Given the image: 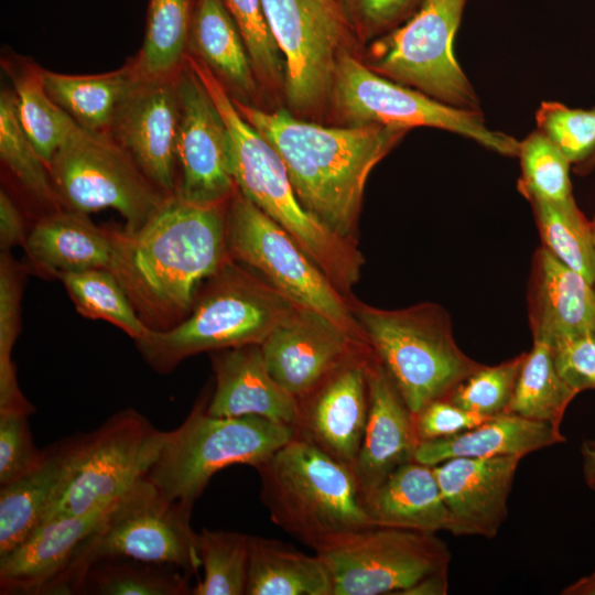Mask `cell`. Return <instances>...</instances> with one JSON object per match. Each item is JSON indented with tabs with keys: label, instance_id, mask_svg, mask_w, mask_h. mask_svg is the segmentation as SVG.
Here are the masks:
<instances>
[{
	"label": "cell",
	"instance_id": "obj_1",
	"mask_svg": "<svg viewBox=\"0 0 595 595\" xmlns=\"http://www.w3.org/2000/svg\"><path fill=\"white\" fill-rule=\"evenodd\" d=\"M224 204L174 194L140 228L109 227L108 270L150 329L165 331L184 320L199 285L230 259Z\"/></svg>",
	"mask_w": 595,
	"mask_h": 595
},
{
	"label": "cell",
	"instance_id": "obj_2",
	"mask_svg": "<svg viewBox=\"0 0 595 595\" xmlns=\"http://www.w3.org/2000/svg\"><path fill=\"white\" fill-rule=\"evenodd\" d=\"M234 102L282 158L304 209L329 231L357 245L367 178L405 130L380 125L324 127L299 120L285 109L269 112Z\"/></svg>",
	"mask_w": 595,
	"mask_h": 595
},
{
	"label": "cell",
	"instance_id": "obj_3",
	"mask_svg": "<svg viewBox=\"0 0 595 595\" xmlns=\"http://www.w3.org/2000/svg\"><path fill=\"white\" fill-rule=\"evenodd\" d=\"M230 137V167L236 188L283 227L343 292L358 282L364 259L357 245L329 231L299 202L284 162L273 145L239 112L216 74L199 58L187 57Z\"/></svg>",
	"mask_w": 595,
	"mask_h": 595
},
{
	"label": "cell",
	"instance_id": "obj_4",
	"mask_svg": "<svg viewBox=\"0 0 595 595\" xmlns=\"http://www.w3.org/2000/svg\"><path fill=\"white\" fill-rule=\"evenodd\" d=\"M295 307L230 258L207 280L184 320L165 331L150 329L136 344L144 360L165 374L196 354L261 345Z\"/></svg>",
	"mask_w": 595,
	"mask_h": 595
},
{
	"label": "cell",
	"instance_id": "obj_5",
	"mask_svg": "<svg viewBox=\"0 0 595 595\" xmlns=\"http://www.w3.org/2000/svg\"><path fill=\"white\" fill-rule=\"evenodd\" d=\"M271 521L317 552L371 527L353 469L293 437L257 468Z\"/></svg>",
	"mask_w": 595,
	"mask_h": 595
},
{
	"label": "cell",
	"instance_id": "obj_6",
	"mask_svg": "<svg viewBox=\"0 0 595 595\" xmlns=\"http://www.w3.org/2000/svg\"><path fill=\"white\" fill-rule=\"evenodd\" d=\"M350 309L412 414L433 400L447 399L484 366L459 348L451 317L439 304L383 310L356 303Z\"/></svg>",
	"mask_w": 595,
	"mask_h": 595
},
{
	"label": "cell",
	"instance_id": "obj_7",
	"mask_svg": "<svg viewBox=\"0 0 595 595\" xmlns=\"http://www.w3.org/2000/svg\"><path fill=\"white\" fill-rule=\"evenodd\" d=\"M199 401L166 432L145 477L173 502L193 507L210 478L235 464L257 468L294 437L291 426L257 415L215 416Z\"/></svg>",
	"mask_w": 595,
	"mask_h": 595
},
{
	"label": "cell",
	"instance_id": "obj_8",
	"mask_svg": "<svg viewBox=\"0 0 595 595\" xmlns=\"http://www.w3.org/2000/svg\"><path fill=\"white\" fill-rule=\"evenodd\" d=\"M192 507L169 500L144 476L117 498L84 542L69 577L77 593L87 570L106 559H132L196 574L201 559Z\"/></svg>",
	"mask_w": 595,
	"mask_h": 595
},
{
	"label": "cell",
	"instance_id": "obj_9",
	"mask_svg": "<svg viewBox=\"0 0 595 595\" xmlns=\"http://www.w3.org/2000/svg\"><path fill=\"white\" fill-rule=\"evenodd\" d=\"M226 230L232 260L253 271L296 306L318 312L366 340L342 291L283 227L239 191L230 197Z\"/></svg>",
	"mask_w": 595,
	"mask_h": 595
},
{
	"label": "cell",
	"instance_id": "obj_10",
	"mask_svg": "<svg viewBox=\"0 0 595 595\" xmlns=\"http://www.w3.org/2000/svg\"><path fill=\"white\" fill-rule=\"evenodd\" d=\"M47 169L58 201L69 210L87 215L111 208L130 230L143 226L169 197L112 138L84 128Z\"/></svg>",
	"mask_w": 595,
	"mask_h": 595
},
{
	"label": "cell",
	"instance_id": "obj_11",
	"mask_svg": "<svg viewBox=\"0 0 595 595\" xmlns=\"http://www.w3.org/2000/svg\"><path fill=\"white\" fill-rule=\"evenodd\" d=\"M333 91L338 110L355 125L402 130L431 127L472 139L501 155L518 154L519 141L490 130L479 110L443 104L378 74L345 52L337 63Z\"/></svg>",
	"mask_w": 595,
	"mask_h": 595
},
{
	"label": "cell",
	"instance_id": "obj_12",
	"mask_svg": "<svg viewBox=\"0 0 595 595\" xmlns=\"http://www.w3.org/2000/svg\"><path fill=\"white\" fill-rule=\"evenodd\" d=\"M467 0H423L412 17L371 47L372 69L443 104L479 110L453 42Z\"/></svg>",
	"mask_w": 595,
	"mask_h": 595
},
{
	"label": "cell",
	"instance_id": "obj_13",
	"mask_svg": "<svg viewBox=\"0 0 595 595\" xmlns=\"http://www.w3.org/2000/svg\"><path fill=\"white\" fill-rule=\"evenodd\" d=\"M166 432L132 409L112 415L78 440L69 478L46 519L90 512L119 498L144 477Z\"/></svg>",
	"mask_w": 595,
	"mask_h": 595
},
{
	"label": "cell",
	"instance_id": "obj_14",
	"mask_svg": "<svg viewBox=\"0 0 595 595\" xmlns=\"http://www.w3.org/2000/svg\"><path fill=\"white\" fill-rule=\"evenodd\" d=\"M325 562L333 595H400L422 577L450 567L436 533L371 526L315 552Z\"/></svg>",
	"mask_w": 595,
	"mask_h": 595
},
{
	"label": "cell",
	"instance_id": "obj_15",
	"mask_svg": "<svg viewBox=\"0 0 595 595\" xmlns=\"http://www.w3.org/2000/svg\"><path fill=\"white\" fill-rule=\"evenodd\" d=\"M271 34L284 61L285 95L295 108L318 104L333 88L347 33L335 0H262Z\"/></svg>",
	"mask_w": 595,
	"mask_h": 595
},
{
	"label": "cell",
	"instance_id": "obj_16",
	"mask_svg": "<svg viewBox=\"0 0 595 595\" xmlns=\"http://www.w3.org/2000/svg\"><path fill=\"white\" fill-rule=\"evenodd\" d=\"M180 125L176 145L181 177L176 195L199 204H224L235 192L230 137L221 113L192 66L176 73Z\"/></svg>",
	"mask_w": 595,
	"mask_h": 595
},
{
	"label": "cell",
	"instance_id": "obj_17",
	"mask_svg": "<svg viewBox=\"0 0 595 595\" xmlns=\"http://www.w3.org/2000/svg\"><path fill=\"white\" fill-rule=\"evenodd\" d=\"M273 379L298 400L372 349L318 312L296 306L260 345Z\"/></svg>",
	"mask_w": 595,
	"mask_h": 595
},
{
	"label": "cell",
	"instance_id": "obj_18",
	"mask_svg": "<svg viewBox=\"0 0 595 595\" xmlns=\"http://www.w3.org/2000/svg\"><path fill=\"white\" fill-rule=\"evenodd\" d=\"M178 125L175 74L145 78L121 107L108 133L167 196L177 190Z\"/></svg>",
	"mask_w": 595,
	"mask_h": 595
},
{
	"label": "cell",
	"instance_id": "obj_19",
	"mask_svg": "<svg viewBox=\"0 0 595 595\" xmlns=\"http://www.w3.org/2000/svg\"><path fill=\"white\" fill-rule=\"evenodd\" d=\"M372 354L346 364L299 399L292 426L295 439L351 469L368 416L366 363Z\"/></svg>",
	"mask_w": 595,
	"mask_h": 595
},
{
	"label": "cell",
	"instance_id": "obj_20",
	"mask_svg": "<svg viewBox=\"0 0 595 595\" xmlns=\"http://www.w3.org/2000/svg\"><path fill=\"white\" fill-rule=\"evenodd\" d=\"M113 501L84 515L44 521L18 548L0 558L1 594H68L78 553Z\"/></svg>",
	"mask_w": 595,
	"mask_h": 595
},
{
	"label": "cell",
	"instance_id": "obj_21",
	"mask_svg": "<svg viewBox=\"0 0 595 595\" xmlns=\"http://www.w3.org/2000/svg\"><path fill=\"white\" fill-rule=\"evenodd\" d=\"M522 457H456L434 466L448 511L447 532L494 539L508 516V499Z\"/></svg>",
	"mask_w": 595,
	"mask_h": 595
},
{
	"label": "cell",
	"instance_id": "obj_22",
	"mask_svg": "<svg viewBox=\"0 0 595 595\" xmlns=\"http://www.w3.org/2000/svg\"><path fill=\"white\" fill-rule=\"evenodd\" d=\"M366 377L368 416L353 467L361 497L377 488L399 466L412 461L419 444L413 415L375 354L366 363Z\"/></svg>",
	"mask_w": 595,
	"mask_h": 595
},
{
	"label": "cell",
	"instance_id": "obj_23",
	"mask_svg": "<svg viewBox=\"0 0 595 595\" xmlns=\"http://www.w3.org/2000/svg\"><path fill=\"white\" fill-rule=\"evenodd\" d=\"M533 340L551 346L572 336H595V288L544 247L532 258L527 286Z\"/></svg>",
	"mask_w": 595,
	"mask_h": 595
},
{
	"label": "cell",
	"instance_id": "obj_24",
	"mask_svg": "<svg viewBox=\"0 0 595 595\" xmlns=\"http://www.w3.org/2000/svg\"><path fill=\"white\" fill-rule=\"evenodd\" d=\"M212 363L216 386L206 407L209 414L257 415L293 426L298 399L270 375L260 345L212 351Z\"/></svg>",
	"mask_w": 595,
	"mask_h": 595
},
{
	"label": "cell",
	"instance_id": "obj_25",
	"mask_svg": "<svg viewBox=\"0 0 595 595\" xmlns=\"http://www.w3.org/2000/svg\"><path fill=\"white\" fill-rule=\"evenodd\" d=\"M78 440L43 453L41 462L0 490V558L24 542L46 519L71 475Z\"/></svg>",
	"mask_w": 595,
	"mask_h": 595
},
{
	"label": "cell",
	"instance_id": "obj_26",
	"mask_svg": "<svg viewBox=\"0 0 595 595\" xmlns=\"http://www.w3.org/2000/svg\"><path fill=\"white\" fill-rule=\"evenodd\" d=\"M565 436L548 423L501 413L459 434L418 444L412 461L435 466L456 457H524L564 443Z\"/></svg>",
	"mask_w": 595,
	"mask_h": 595
},
{
	"label": "cell",
	"instance_id": "obj_27",
	"mask_svg": "<svg viewBox=\"0 0 595 595\" xmlns=\"http://www.w3.org/2000/svg\"><path fill=\"white\" fill-rule=\"evenodd\" d=\"M372 526L421 532L447 531L450 516L434 466L409 461L363 497Z\"/></svg>",
	"mask_w": 595,
	"mask_h": 595
},
{
	"label": "cell",
	"instance_id": "obj_28",
	"mask_svg": "<svg viewBox=\"0 0 595 595\" xmlns=\"http://www.w3.org/2000/svg\"><path fill=\"white\" fill-rule=\"evenodd\" d=\"M24 248L40 271L58 280L67 273L108 269L111 259L109 227H99L86 214L69 209L39 219Z\"/></svg>",
	"mask_w": 595,
	"mask_h": 595
},
{
	"label": "cell",
	"instance_id": "obj_29",
	"mask_svg": "<svg viewBox=\"0 0 595 595\" xmlns=\"http://www.w3.org/2000/svg\"><path fill=\"white\" fill-rule=\"evenodd\" d=\"M50 97L82 128L108 134L121 107L145 79L134 62L99 75H65L40 69Z\"/></svg>",
	"mask_w": 595,
	"mask_h": 595
},
{
	"label": "cell",
	"instance_id": "obj_30",
	"mask_svg": "<svg viewBox=\"0 0 595 595\" xmlns=\"http://www.w3.org/2000/svg\"><path fill=\"white\" fill-rule=\"evenodd\" d=\"M245 595H333V582L318 554L250 536Z\"/></svg>",
	"mask_w": 595,
	"mask_h": 595
},
{
	"label": "cell",
	"instance_id": "obj_31",
	"mask_svg": "<svg viewBox=\"0 0 595 595\" xmlns=\"http://www.w3.org/2000/svg\"><path fill=\"white\" fill-rule=\"evenodd\" d=\"M188 46L215 74L237 90L256 89L253 65L241 32L221 0H197Z\"/></svg>",
	"mask_w": 595,
	"mask_h": 595
},
{
	"label": "cell",
	"instance_id": "obj_32",
	"mask_svg": "<svg viewBox=\"0 0 595 595\" xmlns=\"http://www.w3.org/2000/svg\"><path fill=\"white\" fill-rule=\"evenodd\" d=\"M577 394L560 376L552 346L533 340L505 413L541 421L561 431L566 409Z\"/></svg>",
	"mask_w": 595,
	"mask_h": 595
},
{
	"label": "cell",
	"instance_id": "obj_33",
	"mask_svg": "<svg viewBox=\"0 0 595 595\" xmlns=\"http://www.w3.org/2000/svg\"><path fill=\"white\" fill-rule=\"evenodd\" d=\"M542 247L594 285L595 238L593 221L576 205L574 196L564 201L531 199Z\"/></svg>",
	"mask_w": 595,
	"mask_h": 595
},
{
	"label": "cell",
	"instance_id": "obj_34",
	"mask_svg": "<svg viewBox=\"0 0 595 595\" xmlns=\"http://www.w3.org/2000/svg\"><path fill=\"white\" fill-rule=\"evenodd\" d=\"M192 15L191 0H150L143 45L133 61L143 77H171L181 69Z\"/></svg>",
	"mask_w": 595,
	"mask_h": 595
},
{
	"label": "cell",
	"instance_id": "obj_35",
	"mask_svg": "<svg viewBox=\"0 0 595 595\" xmlns=\"http://www.w3.org/2000/svg\"><path fill=\"white\" fill-rule=\"evenodd\" d=\"M13 84L19 120L47 166L54 154L83 128L50 97L40 68L18 74Z\"/></svg>",
	"mask_w": 595,
	"mask_h": 595
},
{
	"label": "cell",
	"instance_id": "obj_36",
	"mask_svg": "<svg viewBox=\"0 0 595 595\" xmlns=\"http://www.w3.org/2000/svg\"><path fill=\"white\" fill-rule=\"evenodd\" d=\"M190 576L170 565L132 559H106L87 570L78 592L101 595H184L192 592Z\"/></svg>",
	"mask_w": 595,
	"mask_h": 595
},
{
	"label": "cell",
	"instance_id": "obj_37",
	"mask_svg": "<svg viewBox=\"0 0 595 595\" xmlns=\"http://www.w3.org/2000/svg\"><path fill=\"white\" fill-rule=\"evenodd\" d=\"M76 310L117 326L136 340L150 328L140 320L123 288L108 269H90L60 278Z\"/></svg>",
	"mask_w": 595,
	"mask_h": 595
},
{
	"label": "cell",
	"instance_id": "obj_38",
	"mask_svg": "<svg viewBox=\"0 0 595 595\" xmlns=\"http://www.w3.org/2000/svg\"><path fill=\"white\" fill-rule=\"evenodd\" d=\"M250 536L203 529L196 547L204 571L192 595H245Z\"/></svg>",
	"mask_w": 595,
	"mask_h": 595
},
{
	"label": "cell",
	"instance_id": "obj_39",
	"mask_svg": "<svg viewBox=\"0 0 595 595\" xmlns=\"http://www.w3.org/2000/svg\"><path fill=\"white\" fill-rule=\"evenodd\" d=\"M0 156L21 185L46 204L58 202L48 169L26 136L13 91L0 95Z\"/></svg>",
	"mask_w": 595,
	"mask_h": 595
},
{
	"label": "cell",
	"instance_id": "obj_40",
	"mask_svg": "<svg viewBox=\"0 0 595 595\" xmlns=\"http://www.w3.org/2000/svg\"><path fill=\"white\" fill-rule=\"evenodd\" d=\"M22 270L9 251L0 256V411L32 412V404L23 397L11 359L20 328Z\"/></svg>",
	"mask_w": 595,
	"mask_h": 595
},
{
	"label": "cell",
	"instance_id": "obj_41",
	"mask_svg": "<svg viewBox=\"0 0 595 595\" xmlns=\"http://www.w3.org/2000/svg\"><path fill=\"white\" fill-rule=\"evenodd\" d=\"M517 156L521 166L518 188L527 201L558 202L573 196L571 163L540 130L519 141Z\"/></svg>",
	"mask_w": 595,
	"mask_h": 595
},
{
	"label": "cell",
	"instance_id": "obj_42",
	"mask_svg": "<svg viewBox=\"0 0 595 595\" xmlns=\"http://www.w3.org/2000/svg\"><path fill=\"white\" fill-rule=\"evenodd\" d=\"M527 353L494 366L484 365L459 383L447 398L465 410L494 416L507 411Z\"/></svg>",
	"mask_w": 595,
	"mask_h": 595
},
{
	"label": "cell",
	"instance_id": "obj_43",
	"mask_svg": "<svg viewBox=\"0 0 595 595\" xmlns=\"http://www.w3.org/2000/svg\"><path fill=\"white\" fill-rule=\"evenodd\" d=\"M538 130L547 136L570 163L582 164L595 153V108L575 109L544 101L536 113Z\"/></svg>",
	"mask_w": 595,
	"mask_h": 595
},
{
	"label": "cell",
	"instance_id": "obj_44",
	"mask_svg": "<svg viewBox=\"0 0 595 595\" xmlns=\"http://www.w3.org/2000/svg\"><path fill=\"white\" fill-rule=\"evenodd\" d=\"M236 21L253 68L269 79L281 77L282 54L268 26L262 0H221Z\"/></svg>",
	"mask_w": 595,
	"mask_h": 595
},
{
	"label": "cell",
	"instance_id": "obj_45",
	"mask_svg": "<svg viewBox=\"0 0 595 595\" xmlns=\"http://www.w3.org/2000/svg\"><path fill=\"white\" fill-rule=\"evenodd\" d=\"M17 410L0 411V485H7L33 469L42 459L32 442L28 416Z\"/></svg>",
	"mask_w": 595,
	"mask_h": 595
},
{
	"label": "cell",
	"instance_id": "obj_46",
	"mask_svg": "<svg viewBox=\"0 0 595 595\" xmlns=\"http://www.w3.org/2000/svg\"><path fill=\"white\" fill-rule=\"evenodd\" d=\"M412 415L419 443L459 434L491 418L457 407L448 399L433 400Z\"/></svg>",
	"mask_w": 595,
	"mask_h": 595
},
{
	"label": "cell",
	"instance_id": "obj_47",
	"mask_svg": "<svg viewBox=\"0 0 595 595\" xmlns=\"http://www.w3.org/2000/svg\"><path fill=\"white\" fill-rule=\"evenodd\" d=\"M556 369L577 393L595 390V336L577 335L552 345Z\"/></svg>",
	"mask_w": 595,
	"mask_h": 595
},
{
	"label": "cell",
	"instance_id": "obj_48",
	"mask_svg": "<svg viewBox=\"0 0 595 595\" xmlns=\"http://www.w3.org/2000/svg\"><path fill=\"white\" fill-rule=\"evenodd\" d=\"M361 21L370 28L382 29L404 18L423 0H349Z\"/></svg>",
	"mask_w": 595,
	"mask_h": 595
},
{
	"label": "cell",
	"instance_id": "obj_49",
	"mask_svg": "<svg viewBox=\"0 0 595 595\" xmlns=\"http://www.w3.org/2000/svg\"><path fill=\"white\" fill-rule=\"evenodd\" d=\"M22 216L10 196L0 192V245L2 251L23 246L26 241Z\"/></svg>",
	"mask_w": 595,
	"mask_h": 595
},
{
	"label": "cell",
	"instance_id": "obj_50",
	"mask_svg": "<svg viewBox=\"0 0 595 595\" xmlns=\"http://www.w3.org/2000/svg\"><path fill=\"white\" fill-rule=\"evenodd\" d=\"M448 593V567L428 574L400 595H446Z\"/></svg>",
	"mask_w": 595,
	"mask_h": 595
},
{
	"label": "cell",
	"instance_id": "obj_51",
	"mask_svg": "<svg viewBox=\"0 0 595 595\" xmlns=\"http://www.w3.org/2000/svg\"><path fill=\"white\" fill-rule=\"evenodd\" d=\"M582 475L586 486L595 493V451L581 445Z\"/></svg>",
	"mask_w": 595,
	"mask_h": 595
},
{
	"label": "cell",
	"instance_id": "obj_52",
	"mask_svg": "<svg viewBox=\"0 0 595 595\" xmlns=\"http://www.w3.org/2000/svg\"><path fill=\"white\" fill-rule=\"evenodd\" d=\"M563 595H595V571L571 583L561 591Z\"/></svg>",
	"mask_w": 595,
	"mask_h": 595
},
{
	"label": "cell",
	"instance_id": "obj_53",
	"mask_svg": "<svg viewBox=\"0 0 595 595\" xmlns=\"http://www.w3.org/2000/svg\"><path fill=\"white\" fill-rule=\"evenodd\" d=\"M595 167V153L584 163L577 165L578 173L588 172Z\"/></svg>",
	"mask_w": 595,
	"mask_h": 595
},
{
	"label": "cell",
	"instance_id": "obj_54",
	"mask_svg": "<svg viewBox=\"0 0 595 595\" xmlns=\"http://www.w3.org/2000/svg\"><path fill=\"white\" fill-rule=\"evenodd\" d=\"M582 444L585 445L586 447H588V448L595 451V436L592 437L591 440H585V441H583Z\"/></svg>",
	"mask_w": 595,
	"mask_h": 595
},
{
	"label": "cell",
	"instance_id": "obj_55",
	"mask_svg": "<svg viewBox=\"0 0 595 595\" xmlns=\"http://www.w3.org/2000/svg\"><path fill=\"white\" fill-rule=\"evenodd\" d=\"M593 229H594V238H595V217L593 218ZM594 288H595V281H594Z\"/></svg>",
	"mask_w": 595,
	"mask_h": 595
}]
</instances>
